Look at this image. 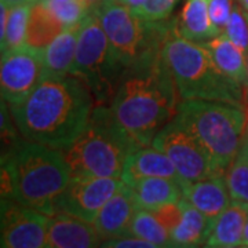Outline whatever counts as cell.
Listing matches in <instances>:
<instances>
[{
	"instance_id": "52a82bcc",
	"label": "cell",
	"mask_w": 248,
	"mask_h": 248,
	"mask_svg": "<svg viewBox=\"0 0 248 248\" xmlns=\"http://www.w3.org/2000/svg\"><path fill=\"white\" fill-rule=\"evenodd\" d=\"M93 13L99 19L109 40L110 53L123 71L161 53L177 21H143L119 0H104Z\"/></svg>"
},
{
	"instance_id": "74e56055",
	"label": "cell",
	"mask_w": 248,
	"mask_h": 248,
	"mask_svg": "<svg viewBox=\"0 0 248 248\" xmlns=\"http://www.w3.org/2000/svg\"><path fill=\"white\" fill-rule=\"evenodd\" d=\"M237 1H239L240 6H241V9L244 10L248 14V0H237Z\"/></svg>"
},
{
	"instance_id": "e0dca14e",
	"label": "cell",
	"mask_w": 248,
	"mask_h": 248,
	"mask_svg": "<svg viewBox=\"0 0 248 248\" xmlns=\"http://www.w3.org/2000/svg\"><path fill=\"white\" fill-rule=\"evenodd\" d=\"M127 185L131 187L138 207L149 211L164 204L177 203L184 197L182 185L171 178H140Z\"/></svg>"
},
{
	"instance_id": "7402d4cb",
	"label": "cell",
	"mask_w": 248,
	"mask_h": 248,
	"mask_svg": "<svg viewBox=\"0 0 248 248\" xmlns=\"http://www.w3.org/2000/svg\"><path fill=\"white\" fill-rule=\"evenodd\" d=\"M79 31L80 25L66 28L46 47L43 51L46 75L65 76L71 73L78 50Z\"/></svg>"
},
{
	"instance_id": "2e32d148",
	"label": "cell",
	"mask_w": 248,
	"mask_h": 248,
	"mask_svg": "<svg viewBox=\"0 0 248 248\" xmlns=\"http://www.w3.org/2000/svg\"><path fill=\"white\" fill-rule=\"evenodd\" d=\"M148 177L171 178L181 184V178L172 161L164 152L155 146H142L133 152L125 161L120 179L124 184H130L135 179Z\"/></svg>"
},
{
	"instance_id": "8fae6325",
	"label": "cell",
	"mask_w": 248,
	"mask_h": 248,
	"mask_svg": "<svg viewBox=\"0 0 248 248\" xmlns=\"http://www.w3.org/2000/svg\"><path fill=\"white\" fill-rule=\"evenodd\" d=\"M122 185L120 178L72 177L55 204V213L68 214L93 223L99 210Z\"/></svg>"
},
{
	"instance_id": "ba28073f",
	"label": "cell",
	"mask_w": 248,
	"mask_h": 248,
	"mask_svg": "<svg viewBox=\"0 0 248 248\" xmlns=\"http://www.w3.org/2000/svg\"><path fill=\"white\" fill-rule=\"evenodd\" d=\"M123 73L110 53L99 19L95 13H90L80 24L78 50L69 75L83 80L98 102L104 104L113 99Z\"/></svg>"
},
{
	"instance_id": "d6a6232c",
	"label": "cell",
	"mask_w": 248,
	"mask_h": 248,
	"mask_svg": "<svg viewBox=\"0 0 248 248\" xmlns=\"http://www.w3.org/2000/svg\"><path fill=\"white\" fill-rule=\"evenodd\" d=\"M237 156H246V157H248V108L246 125H244V133H243V141H241V146H240V152Z\"/></svg>"
},
{
	"instance_id": "5b68a950",
	"label": "cell",
	"mask_w": 248,
	"mask_h": 248,
	"mask_svg": "<svg viewBox=\"0 0 248 248\" xmlns=\"http://www.w3.org/2000/svg\"><path fill=\"white\" fill-rule=\"evenodd\" d=\"M163 57L172 72L182 99L223 101L244 107L246 89L217 68L202 43L179 35L177 21L163 45Z\"/></svg>"
},
{
	"instance_id": "8d00e7d4",
	"label": "cell",
	"mask_w": 248,
	"mask_h": 248,
	"mask_svg": "<svg viewBox=\"0 0 248 248\" xmlns=\"http://www.w3.org/2000/svg\"><path fill=\"white\" fill-rule=\"evenodd\" d=\"M163 248H184V246H181V244H177V243H174L172 240L170 241L169 244H166Z\"/></svg>"
},
{
	"instance_id": "836d02e7",
	"label": "cell",
	"mask_w": 248,
	"mask_h": 248,
	"mask_svg": "<svg viewBox=\"0 0 248 248\" xmlns=\"http://www.w3.org/2000/svg\"><path fill=\"white\" fill-rule=\"evenodd\" d=\"M37 1H40V0H1V3H4L6 6H9L10 9L17 7V6H22V4L32 6V4H35Z\"/></svg>"
},
{
	"instance_id": "cb8c5ba5",
	"label": "cell",
	"mask_w": 248,
	"mask_h": 248,
	"mask_svg": "<svg viewBox=\"0 0 248 248\" xmlns=\"http://www.w3.org/2000/svg\"><path fill=\"white\" fill-rule=\"evenodd\" d=\"M127 236L151 241L160 247H164L171 241L170 232L160 223L159 219L155 217V214L145 208H138L135 211L131 223L128 226Z\"/></svg>"
},
{
	"instance_id": "f546056e",
	"label": "cell",
	"mask_w": 248,
	"mask_h": 248,
	"mask_svg": "<svg viewBox=\"0 0 248 248\" xmlns=\"http://www.w3.org/2000/svg\"><path fill=\"white\" fill-rule=\"evenodd\" d=\"M233 7H234L233 0H208L210 17L213 21V25L219 33H223L225 28L228 25Z\"/></svg>"
},
{
	"instance_id": "4fadbf2b",
	"label": "cell",
	"mask_w": 248,
	"mask_h": 248,
	"mask_svg": "<svg viewBox=\"0 0 248 248\" xmlns=\"http://www.w3.org/2000/svg\"><path fill=\"white\" fill-rule=\"evenodd\" d=\"M102 239L94 225L68 214L50 217L46 248H99Z\"/></svg>"
},
{
	"instance_id": "d590c367",
	"label": "cell",
	"mask_w": 248,
	"mask_h": 248,
	"mask_svg": "<svg viewBox=\"0 0 248 248\" xmlns=\"http://www.w3.org/2000/svg\"><path fill=\"white\" fill-rule=\"evenodd\" d=\"M84 1H86V4H87V7L90 9V11L93 13V11L97 9L98 6H99L104 0H84Z\"/></svg>"
},
{
	"instance_id": "83f0119b",
	"label": "cell",
	"mask_w": 248,
	"mask_h": 248,
	"mask_svg": "<svg viewBox=\"0 0 248 248\" xmlns=\"http://www.w3.org/2000/svg\"><path fill=\"white\" fill-rule=\"evenodd\" d=\"M232 43L237 46L243 53L248 54V14L241 9L240 4H234L231 19L223 31Z\"/></svg>"
},
{
	"instance_id": "ffe728a7",
	"label": "cell",
	"mask_w": 248,
	"mask_h": 248,
	"mask_svg": "<svg viewBox=\"0 0 248 248\" xmlns=\"http://www.w3.org/2000/svg\"><path fill=\"white\" fill-rule=\"evenodd\" d=\"M202 45L208 50L217 68L229 79L237 81L244 89L247 86V58L246 54L221 33L213 40Z\"/></svg>"
},
{
	"instance_id": "f1b7e54d",
	"label": "cell",
	"mask_w": 248,
	"mask_h": 248,
	"mask_svg": "<svg viewBox=\"0 0 248 248\" xmlns=\"http://www.w3.org/2000/svg\"><path fill=\"white\" fill-rule=\"evenodd\" d=\"M179 0H146L141 7L134 10V13L143 21L157 22L169 19Z\"/></svg>"
},
{
	"instance_id": "484cf974",
	"label": "cell",
	"mask_w": 248,
	"mask_h": 248,
	"mask_svg": "<svg viewBox=\"0 0 248 248\" xmlns=\"http://www.w3.org/2000/svg\"><path fill=\"white\" fill-rule=\"evenodd\" d=\"M65 28L78 27L89 16L90 9L84 0H45Z\"/></svg>"
},
{
	"instance_id": "ac0fdd59",
	"label": "cell",
	"mask_w": 248,
	"mask_h": 248,
	"mask_svg": "<svg viewBox=\"0 0 248 248\" xmlns=\"http://www.w3.org/2000/svg\"><path fill=\"white\" fill-rule=\"evenodd\" d=\"M248 222V204L233 200L214 221L207 246L228 247L243 244V236Z\"/></svg>"
},
{
	"instance_id": "30bf717a",
	"label": "cell",
	"mask_w": 248,
	"mask_h": 248,
	"mask_svg": "<svg viewBox=\"0 0 248 248\" xmlns=\"http://www.w3.org/2000/svg\"><path fill=\"white\" fill-rule=\"evenodd\" d=\"M46 75L43 51L29 46L1 54V99L9 107L21 104Z\"/></svg>"
},
{
	"instance_id": "4316f807",
	"label": "cell",
	"mask_w": 248,
	"mask_h": 248,
	"mask_svg": "<svg viewBox=\"0 0 248 248\" xmlns=\"http://www.w3.org/2000/svg\"><path fill=\"white\" fill-rule=\"evenodd\" d=\"M233 200L248 204V157L237 156L225 172Z\"/></svg>"
},
{
	"instance_id": "1f68e13d",
	"label": "cell",
	"mask_w": 248,
	"mask_h": 248,
	"mask_svg": "<svg viewBox=\"0 0 248 248\" xmlns=\"http://www.w3.org/2000/svg\"><path fill=\"white\" fill-rule=\"evenodd\" d=\"M99 248H163L153 244L151 241L133 237V236H123V237H116V239L104 240Z\"/></svg>"
},
{
	"instance_id": "603a6c76",
	"label": "cell",
	"mask_w": 248,
	"mask_h": 248,
	"mask_svg": "<svg viewBox=\"0 0 248 248\" xmlns=\"http://www.w3.org/2000/svg\"><path fill=\"white\" fill-rule=\"evenodd\" d=\"M182 202V218L178 226L171 232V240L181 246H202L207 243V239L211 233L214 222L208 219L203 213H200L196 207L185 200Z\"/></svg>"
},
{
	"instance_id": "7a4b0ae2",
	"label": "cell",
	"mask_w": 248,
	"mask_h": 248,
	"mask_svg": "<svg viewBox=\"0 0 248 248\" xmlns=\"http://www.w3.org/2000/svg\"><path fill=\"white\" fill-rule=\"evenodd\" d=\"M178 94L161 50L124 71L110 109L127 133L142 146H149L156 134L177 115Z\"/></svg>"
},
{
	"instance_id": "9c48e42d",
	"label": "cell",
	"mask_w": 248,
	"mask_h": 248,
	"mask_svg": "<svg viewBox=\"0 0 248 248\" xmlns=\"http://www.w3.org/2000/svg\"><path fill=\"white\" fill-rule=\"evenodd\" d=\"M152 146L169 156L181 178V185L197 182L219 172L205 148L177 117L156 134Z\"/></svg>"
},
{
	"instance_id": "8992f818",
	"label": "cell",
	"mask_w": 248,
	"mask_h": 248,
	"mask_svg": "<svg viewBox=\"0 0 248 248\" xmlns=\"http://www.w3.org/2000/svg\"><path fill=\"white\" fill-rule=\"evenodd\" d=\"M175 117L205 148L217 170L225 174L240 152L246 107L223 101L184 99L178 104Z\"/></svg>"
},
{
	"instance_id": "5bb4252c",
	"label": "cell",
	"mask_w": 248,
	"mask_h": 248,
	"mask_svg": "<svg viewBox=\"0 0 248 248\" xmlns=\"http://www.w3.org/2000/svg\"><path fill=\"white\" fill-rule=\"evenodd\" d=\"M131 187L124 184L99 210L94 219V228L101 239L109 240L127 236L134 214L138 210Z\"/></svg>"
},
{
	"instance_id": "ab89813d",
	"label": "cell",
	"mask_w": 248,
	"mask_h": 248,
	"mask_svg": "<svg viewBox=\"0 0 248 248\" xmlns=\"http://www.w3.org/2000/svg\"><path fill=\"white\" fill-rule=\"evenodd\" d=\"M204 248H248V246H244V244H243V246H228V247H213V246H205V247Z\"/></svg>"
},
{
	"instance_id": "3957f363",
	"label": "cell",
	"mask_w": 248,
	"mask_h": 248,
	"mask_svg": "<svg viewBox=\"0 0 248 248\" xmlns=\"http://www.w3.org/2000/svg\"><path fill=\"white\" fill-rule=\"evenodd\" d=\"M1 169L11 179L13 200L50 217L72 178L61 151L28 140L1 159Z\"/></svg>"
},
{
	"instance_id": "f35d334b",
	"label": "cell",
	"mask_w": 248,
	"mask_h": 248,
	"mask_svg": "<svg viewBox=\"0 0 248 248\" xmlns=\"http://www.w3.org/2000/svg\"><path fill=\"white\" fill-rule=\"evenodd\" d=\"M243 244L248 246V222L246 225V231H244V236H243Z\"/></svg>"
},
{
	"instance_id": "60d3db41",
	"label": "cell",
	"mask_w": 248,
	"mask_h": 248,
	"mask_svg": "<svg viewBox=\"0 0 248 248\" xmlns=\"http://www.w3.org/2000/svg\"><path fill=\"white\" fill-rule=\"evenodd\" d=\"M246 58H247V86H246V102L248 101V54L246 55Z\"/></svg>"
},
{
	"instance_id": "4dcf8cb0",
	"label": "cell",
	"mask_w": 248,
	"mask_h": 248,
	"mask_svg": "<svg viewBox=\"0 0 248 248\" xmlns=\"http://www.w3.org/2000/svg\"><path fill=\"white\" fill-rule=\"evenodd\" d=\"M152 213L155 214V217L159 219L160 223L171 234V232L177 228L178 223L181 222V218H182V202L179 200L177 203L164 204L159 208L153 210Z\"/></svg>"
},
{
	"instance_id": "7c38bea8",
	"label": "cell",
	"mask_w": 248,
	"mask_h": 248,
	"mask_svg": "<svg viewBox=\"0 0 248 248\" xmlns=\"http://www.w3.org/2000/svg\"><path fill=\"white\" fill-rule=\"evenodd\" d=\"M1 248H46L50 215L1 199Z\"/></svg>"
},
{
	"instance_id": "6da1fadb",
	"label": "cell",
	"mask_w": 248,
	"mask_h": 248,
	"mask_svg": "<svg viewBox=\"0 0 248 248\" xmlns=\"http://www.w3.org/2000/svg\"><path fill=\"white\" fill-rule=\"evenodd\" d=\"M93 104V94L81 79L45 75L21 104L10 107V112L25 140L63 151L87 127Z\"/></svg>"
},
{
	"instance_id": "277c9868",
	"label": "cell",
	"mask_w": 248,
	"mask_h": 248,
	"mask_svg": "<svg viewBox=\"0 0 248 248\" xmlns=\"http://www.w3.org/2000/svg\"><path fill=\"white\" fill-rule=\"evenodd\" d=\"M140 148L141 143L116 120L110 107L99 104L79 138L61 152L72 177L122 178L128 156Z\"/></svg>"
},
{
	"instance_id": "d6986e66",
	"label": "cell",
	"mask_w": 248,
	"mask_h": 248,
	"mask_svg": "<svg viewBox=\"0 0 248 248\" xmlns=\"http://www.w3.org/2000/svg\"><path fill=\"white\" fill-rule=\"evenodd\" d=\"M177 29L182 37L195 43H204L221 35L213 25L208 0H186L177 19Z\"/></svg>"
},
{
	"instance_id": "b9f144b4",
	"label": "cell",
	"mask_w": 248,
	"mask_h": 248,
	"mask_svg": "<svg viewBox=\"0 0 248 248\" xmlns=\"http://www.w3.org/2000/svg\"><path fill=\"white\" fill-rule=\"evenodd\" d=\"M184 248H200V247H199V246H187V247L184 246Z\"/></svg>"
},
{
	"instance_id": "44dd1931",
	"label": "cell",
	"mask_w": 248,
	"mask_h": 248,
	"mask_svg": "<svg viewBox=\"0 0 248 248\" xmlns=\"http://www.w3.org/2000/svg\"><path fill=\"white\" fill-rule=\"evenodd\" d=\"M66 28L57 18L45 0L31 6V17L28 25L27 46L45 51L46 47Z\"/></svg>"
},
{
	"instance_id": "9a60e30c",
	"label": "cell",
	"mask_w": 248,
	"mask_h": 248,
	"mask_svg": "<svg viewBox=\"0 0 248 248\" xmlns=\"http://www.w3.org/2000/svg\"><path fill=\"white\" fill-rule=\"evenodd\" d=\"M182 190L184 199L213 222L232 202L223 172L214 174L197 182L185 184L182 185Z\"/></svg>"
},
{
	"instance_id": "d4e9b609",
	"label": "cell",
	"mask_w": 248,
	"mask_h": 248,
	"mask_svg": "<svg viewBox=\"0 0 248 248\" xmlns=\"http://www.w3.org/2000/svg\"><path fill=\"white\" fill-rule=\"evenodd\" d=\"M31 17V6L22 4L10 10L9 21L4 35L0 37L1 54L27 46L28 25Z\"/></svg>"
},
{
	"instance_id": "e575fe53",
	"label": "cell",
	"mask_w": 248,
	"mask_h": 248,
	"mask_svg": "<svg viewBox=\"0 0 248 248\" xmlns=\"http://www.w3.org/2000/svg\"><path fill=\"white\" fill-rule=\"evenodd\" d=\"M119 1L125 4V6H128V7H131L133 10H135L138 9V7H141L146 0H119Z\"/></svg>"
}]
</instances>
